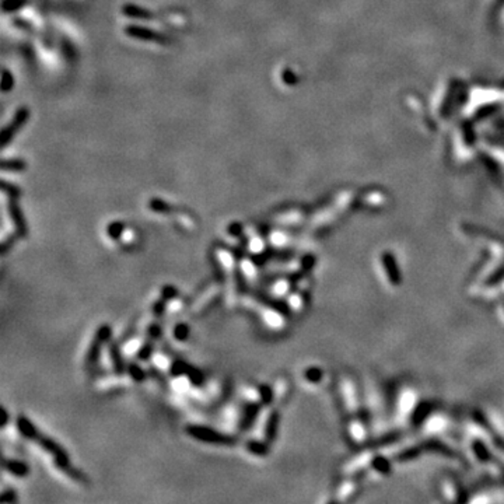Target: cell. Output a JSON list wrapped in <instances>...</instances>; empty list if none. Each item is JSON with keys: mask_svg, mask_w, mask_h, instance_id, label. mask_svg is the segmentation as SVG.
Here are the masks:
<instances>
[{"mask_svg": "<svg viewBox=\"0 0 504 504\" xmlns=\"http://www.w3.org/2000/svg\"><path fill=\"white\" fill-rule=\"evenodd\" d=\"M418 393L413 388H402L397 397V419L406 422L413 418L418 410Z\"/></svg>", "mask_w": 504, "mask_h": 504, "instance_id": "obj_2", "label": "cell"}, {"mask_svg": "<svg viewBox=\"0 0 504 504\" xmlns=\"http://www.w3.org/2000/svg\"><path fill=\"white\" fill-rule=\"evenodd\" d=\"M258 395H259V402L271 403L272 399L275 398V391L269 385H259Z\"/></svg>", "mask_w": 504, "mask_h": 504, "instance_id": "obj_26", "label": "cell"}, {"mask_svg": "<svg viewBox=\"0 0 504 504\" xmlns=\"http://www.w3.org/2000/svg\"><path fill=\"white\" fill-rule=\"evenodd\" d=\"M109 355H111V361L114 364V368L118 374H122L125 371V366H123V360L121 359V353L118 350L115 346H111L109 347Z\"/></svg>", "mask_w": 504, "mask_h": 504, "instance_id": "obj_21", "label": "cell"}, {"mask_svg": "<svg viewBox=\"0 0 504 504\" xmlns=\"http://www.w3.org/2000/svg\"><path fill=\"white\" fill-rule=\"evenodd\" d=\"M241 231H243V226L239 223H231L228 227V233L231 234L233 237H238Z\"/></svg>", "mask_w": 504, "mask_h": 504, "instance_id": "obj_41", "label": "cell"}, {"mask_svg": "<svg viewBox=\"0 0 504 504\" xmlns=\"http://www.w3.org/2000/svg\"><path fill=\"white\" fill-rule=\"evenodd\" d=\"M447 427V418L441 413H430L425 418V433L427 434H439Z\"/></svg>", "mask_w": 504, "mask_h": 504, "instance_id": "obj_12", "label": "cell"}, {"mask_svg": "<svg viewBox=\"0 0 504 504\" xmlns=\"http://www.w3.org/2000/svg\"><path fill=\"white\" fill-rule=\"evenodd\" d=\"M368 475L374 479H382L391 472V462L388 461L385 456L374 455L370 467L367 468Z\"/></svg>", "mask_w": 504, "mask_h": 504, "instance_id": "obj_11", "label": "cell"}, {"mask_svg": "<svg viewBox=\"0 0 504 504\" xmlns=\"http://www.w3.org/2000/svg\"><path fill=\"white\" fill-rule=\"evenodd\" d=\"M125 32H126L127 37L135 38V39H139V41H156V42H165L167 41L161 32L154 31V30H151L149 27L132 24V26H127L125 28Z\"/></svg>", "mask_w": 504, "mask_h": 504, "instance_id": "obj_8", "label": "cell"}, {"mask_svg": "<svg viewBox=\"0 0 504 504\" xmlns=\"http://www.w3.org/2000/svg\"><path fill=\"white\" fill-rule=\"evenodd\" d=\"M28 118H30V109H28L27 106H20V108L17 109L16 114H14L13 121H11V122L9 123L3 130H2V135H0V146H2L3 149H5L7 144L10 143L13 139H14L16 133L18 132L24 125H26V122L28 121Z\"/></svg>", "mask_w": 504, "mask_h": 504, "instance_id": "obj_4", "label": "cell"}, {"mask_svg": "<svg viewBox=\"0 0 504 504\" xmlns=\"http://www.w3.org/2000/svg\"><path fill=\"white\" fill-rule=\"evenodd\" d=\"M265 317L268 324H271V326H275V328L283 326V315H281V313L279 314L277 311H268L265 314Z\"/></svg>", "mask_w": 504, "mask_h": 504, "instance_id": "obj_29", "label": "cell"}, {"mask_svg": "<svg viewBox=\"0 0 504 504\" xmlns=\"http://www.w3.org/2000/svg\"><path fill=\"white\" fill-rule=\"evenodd\" d=\"M122 13L126 17L136 18V20H153V11L147 10L144 7H140L138 5H125L122 6Z\"/></svg>", "mask_w": 504, "mask_h": 504, "instance_id": "obj_13", "label": "cell"}, {"mask_svg": "<svg viewBox=\"0 0 504 504\" xmlns=\"http://www.w3.org/2000/svg\"><path fill=\"white\" fill-rule=\"evenodd\" d=\"M302 376L305 378V381L310 382V384H319V382H322V380L325 377L324 371L317 366H311L305 368L304 372H302Z\"/></svg>", "mask_w": 504, "mask_h": 504, "instance_id": "obj_19", "label": "cell"}, {"mask_svg": "<svg viewBox=\"0 0 504 504\" xmlns=\"http://www.w3.org/2000/svg\"><path fill=\"white\" fill-rule=\"evenodd\" d=\"M154 363H156V366L159 367V368H170V363H168V359L167 357H164V356H161V355H156L154 356Z\"/></svg>", "mask_w": 504, "mask_h": 504, "instance_id": "obj_35", "label": "cell"}, {"mask_svg": "<svg viewBox=\"0 0 504 504\" xmlns=\"http://www.w3.org/2000/svg\"><path fill=\"white\" fill-rule=\"evenodd\" d=\"M151 345L150 343H147V345H143L140 349H139V352H138V356H139V359L140 360H146L147 357H149L150 355H151Z\"/></svg>", "mask_w": 504, "mask_h": 504, "instance_id": "obj_36", "label": "cell"}, {"mask_svg": "<svg viewBox=\"0 0 504 504\" xmlns=\"http://www.w3.org/2000/svg\"><path fill=\"white\" fill-rule=\"evenodd\" d=\"M163 297H164L165 300H168V301H171L172 298L177 297V289L176 287L165 286L164 289H163Z\"/></svg>", "mask_w": 504, "mask_h": 504, "instance_id": "obj_37", "label": "cell"}, {"mask_svg": "<svg viewBox=\"0 0 504 504\" xmlns=\"http://www.w3.org/2000/svg\"><path fill=\"white\" fill-rule=\"evenodd\" d=\"M27 168V163L21 159H3L2 170L10 172H23Z\"/></svg>", "mask_w": 504, "mask_h": 504, "instance_id": "obj_18", "label": "cell"}, {"mask_svg": "<svg viewBox=\"0 0 504 504\" xmlns=\"http://www.w3.org/2000/svg\"><path fill=\"white\" fill-rule=\"evenodd\" d=\"M497 313H499L500 319H501V321L504 322V301L501 302V304L499 305V308H497Z\"/></svg>", "mask_w": 504, "mask_h": 504, "instance_id": "obj_44", "label": "cell"}, {"mask_svg": "<svg viewBox=\"0 0 504 504\" xmlns=\"http://www.w3.org/2000/svg\"><path fill=\"white\" fill-rule=\"evenodd\" d=\"M250 250L252 251V252H260V251L264 250V244H262V241H260L259 238H254V239H251L250 241Z\"/></svg>", "mask_w": 504, "mask_h": 504, "instance_id": "obj_38", "label": "cell"}, {"mask_svg": "<svg viewBox=\"0 0 504 504\" xmlns=\"http://www.w3.org/2000/svg\"><path fill=\"white\" fill-rule=\"evenodd\" d=\"M164 305H165V302H163V301H159L157 304H156V305H154V313H156V315H161V311H163Z\"/></svg>", "mask_w": 504, "mask_h": 504, "instance_id": "obj_43", "label": "cell"}, {"mask_svg": "<svg viewBox=\"0 0 504 504\" xmlns=\"http://www.w3.org/2000/svg\"><path fill=\"white\" fill-rule=\"evenodd\" d=\"M277 425H279V414L275 410H272L269 413V418L266 420L265 426V439L268 443H272L275 440L277 433Z\"/></svg>", "mask_w": 504, "mask_h": 504, "instance_id": "obj_17", "label": "cell"}, {"mask_svg": "<svg viewBox=\"0 0 504 504\" xmlns=\"http://www.w3.org/2000/svg\"><path fill=\"white\" fill-rule=\"evenodd\" d=\"M339 398L342 406L350 416H356L360 409V395L355 378L343 376L339 380Z\"/></svg>", "mask_w": 504, "mask_h": 504, "instance_id": "obj_1", "label": "cell"}, {"mask_svg": "<svg viewBox=\"0 0 504 504\" xmlns=\"http://www.w3.org/2000/svg\"><path fill=\"white\" fill-rule=\"evenodd\" d=\"M2 189H3V192H5L6 195H7L9 198H14V199H18V198H20V195H21V191H20V188H18V186H16L14 184H10V182H7L6 180L2 181Z\"/></svg>", "mask_w": 504, "mask_h": 504, "instance_id": "obj_27", "label": "cell"}, {"mask_svg": "<svg viewBox=\"0 0 504 504\" xmlns=\"http://www.w3.org/2000/svg\"><path fill=\"white\" fill-rule=\"evenodd\" d=\"M2 91L3 93H9V91L14 87V76L11 75V72L9 69H3L2 72Z\"/></svg>", "mask_w": 504, "mask_h": 504, "instance_id": "obj_25", "label": "cell"}, {"mask_svg": "<svg viewBox=\"0 0 504 504\" xmlns=\"http://www.w3.org/2000/svg\"><path fill=\"white\" fill-rule=\"evenodd\" d=\"M16 493L14 490H5L2 494V503H9V501H16Z\"/></svg>", "mask_w": 504, "mask_h": 504, "instance_id": "obj_40", "label": "cell"}, {"mask_svg": "<svg viewBox=\"0 0 504 504\" xmlns=\"http://www.w3.org/2000/svg\"><path fill=\"white\" fill-rule=\"evenodd\" d=\"M160 334H161V331H160L159 326H157V325H151V328H150V335H151L153 338H159Z\"/></svg>", "mask_w": 504, "mask_h": 504, "instance_id": "obj_42", "label": "cell"}, {"mask_svg": "<svg viewBox=\"0 0 504 504\" xmlns=\"http://www.w3.org/2000/svg\"><path fill=\"white\" fill-rule=\"evenodd\" d=\"M243 272H244L245 275H247L248 277L254 276L255 275V266L251 264L250 260H244V262H243Z\"/></svg>", "mask_w": 504, "mask_h": 504, "instance_id": "obj_39", "label": "cell"}, {"mask_svg": "<svg viewBox=\"0 0 504 504\" xmlns=\"http://www.w3.org/2000/svg\"><path fill=\"white\" fill-rule=\"evenodd\" d=\"M359 490V485L352 480V479H346L343 482L340 483L339 488L336 490V496H338V500L339 501H346V500H350Z\"/></svg>", "mask_w": 504, "mask_h": 504, "instance_id": "obj_14", "label": "cell"}, {"mask_svg": "<svg viewBox=\"0 0 504 504\" xmlns=\"http://www.w3.org/2000/svg\"><path fill=\"white\" fill-rule=\"evenodd\" d=\"M111 336V328L108 325H102L98 331H97L94 342L91 343L89 353H87V359H85V367H93L96 364L98 359H100L101 347L105 343L106 340L109 339Z\"/></svg>", "mask_w": 504, "mask_h": 504, "instance_id": "obj_5", "label": "cell"}, {"mask_svg": "<svg viewBox=\"0 0 504 504\" xmlns=\"http://www.w3.org/2000/svg\"><path fill=\"white\" fill-rule=\"evenodd\" d=\"M9 214H10V218L13 220L14 223V227H16V233L20 235V237H26L27 235V224H26V218L23 216V212L18 203H17V199L14 198H9Z\"/></svg>", "mask_w": 504, "mask_h": 504, "instance_id": "obj_10", "label": "cell"}, {"mask_svg": "<svg viewBox=\"0 0 504 504\" xmlns=\"http://www.w3.org/2000/svg\"><path fill=\"white\" fill-rule=\"evenodd\" d=\"M304 296L301 293H293L292 296L289 297V307L294 310V311H300L302 307H304Z\"/></svg>", "mask_w": 504, "mask_h": 504, "instance_id": "obj_28", "label": "cell"}, {"mask_svg": "<svg viewBox=\"0 0 504 504\" xmlns=\"http://www.w3.org/2000/svg\"><path fill=\"white\" fill-rule=\"evenodd\" d=\"M186 431L188 434L192 435L193 439H196L199 441H203V443H209V444H222V446H230V444H234L235 443V439L231 437V435L224 434V433H220L217 430L210 429V427H205V426H196L192 425L186 427Z\"/></svg>", "mask_w": 504, "mask_h": 504, "instance_id": "obj_3", "label": "cell"}, {"mask_svg": "<svg viewBox=\"0 0 504 504\" xmlns=\"http://www.w3.org/2000/svg\"><path fill=\"white\" fill-rule=\"evenodd\" d=\"M150 209L151 210H154V212H160V213H164V212H170L171 210V206L170 205H167L164 201H161V199H151L150 201Z\"/></svg>", "mask_w": 504, "mask_h": 504, "instance_id": "obj_32", "label": "cell"}, {"mask_svg": "<svg viewBox=\"0 0 504 504\" xmlns=\"http://www.w3.org/2000/svg\"><path fill=\"white\" fill-rule=\"evenodd\" d=\"M106 233H108V235H109L112 239L122 238L123 233H125V226H123V223H121V222H114V223H111L108 226Z\"/></svg>", "mask_w": 504, "mask_h": 504, "instance_id": "obj_23", "label": "cell"}, {"mask_svg": "<svg viewBox=\"0 0 504 504\" xmlns=\"http://www.w3.org/2000/svg\"><path fill=\"white\" fill-rule=\"evenodd\" d=\"M27 5H28V0H3L2 9L5 13H11V11L20 10Z\"/></svg>", "mask_w": 504, "mask_h": 504, "instance_id": "obj_22", "label": "cell"}, {"mask_svg": "<svg viewBox=\"0 0 504 504\" xmlns=\"http://www.w3.org/2000/svg\"><path fill=\"white\" fill-rule=\"evenodd\" d=\"M458 492H459V488L452 480H446V482L441 485V493H443V496L448 501H456V500L459 499L458 497V494H459Z\"/></svg>", "mask_w": 504, "mask_h": 504, "instance_id": "obj_20", "label": "cell"}, {"mask_svg": "<svg viewBox=\"0 0 504 504\" xmlns=\"http://www.w3.org/2000/svg\"><path fill=\"white\" fill-rule=\"evenodd\" d=\"M368 435H370V430L367 427L366 422L360 419V418H357V414L353 416L347 423V437H349V440L356 446H361L368 440Z\"/></svg>", "mask_w": 504, "mask_h": 504, "instance_id": "obj_7", "label": "cell"}, {"mask_svg": "<svg viewBox=\"0 0 504 504\" xmlns=\"http://www.w3.org/2000/svg\"><path fill=\"white\" fill-rule=\"evenodd\" d=\"M17 427L20 430V433H21L23 435H26L27 439L38 440V437L41 435L39 434V431L37 430V427L32 425L31 422L27 419V418H24V416H20V418L17 419Z\"/></svg>", "mask_w": 504, "mask_h": 504, "instance_id": "obj_16", "label": "cell"}, {"mask_svg": "<svg viewBox=\"0 0 504 504\" xmlns=\"http://www.w3.org/2000/svg\"><path fill=\"white\" fill-rule=\"evenodd\" d=\"M290 287H292V284H290L287 280H279L273 284V289H272V290H273V294H275L276 297H281V296H284V294H287V293L290 292Z\"/></svg>", "mask_w": 504, "mask_h": 504, "instance_id": "obj_30", "label": "cell"}, {"mask_svg": "<svg viewBox=\"0 0 504 504\" xmlns=\"http://www.w3.org/2000/svg\"><path fill=\"white\" fill-rule=\"evenodd\" d=\"M503 287H504V283H503Z\"/></svg>", "mask_w": 504, "mask_h": 504, "instance_id": "obj_45", "label": "cell"}, {"mask_svg": "<svg viewBox=\"0 0 504 504\" xmlns=\"http://www.w3.org/2000/svg\"><path fill=\"white\" fill-rule=\"evenodd\" d=\"M247 450L250 452H252V454H255V455H266L268 454V447H266V444H264V443H260V441H258V440H252V441H248V444H247Z\"/></svg>", "mask_w": 504, "mask_h": 504, "instance_id": "obj_24", "label": "cell"}, {"mask_svg": "<svg viewBox=\"0 0 504 504\" xmlns=\"http://www.w3.org/2000/svg\"><path fill=\"white\" fill-rule=\"evenodd\" d=\"M189 335V328L186 324H178L174 329V336L177 340H185Z\"/></svg>", "mask_w": 504, "mask_h": 504, "instance_id": "obj_33", "label": "cell"}, {"mask_svg": "<svg viewBox=\"0 0 504 504\" xmlns=\"http://www.w3.org/2000/svg\"><path fill=\"white\" fill-rule=\"evenodd\" d=\"M3 468L6 471L13 473L14 476H18V478L27 476L30 472V468L27 464L21 461H16V459H7V458H5V461H3Z\"/></svg>", "mask_w": 504, "mask_h": 504, "instance_id": "obj_15", "label": "cell"}, {"mask_svg": "<svg viewBox=\"0 0 504 504\" xmlns=\"http://www.w3.org/2000/svg\"><path fill=\"white\" fill-rule=\"evenodd\" d=\"M372 458H374V455L370 451H363L360 454H357L353 458H350V461L346 462L345 468H343V473L346 476H352L353 473L361 472L363 469H367L370 467Z\"/></svg>", "mask_w": 504, "mask_h": 504, "instance_id": "obj_9", "label": "cell"}, {"mask_svg": "<svg viewBox=\"0 0 504 504\" xmlns=\"http://www.w3.org/2000/svg\"><path fill=\"white\" fill-rule=\"evenodd\" d=\"M127 368H129L127 371L130 374V377H132L135 381H142L144 378V371L138 366V364H130Z\"/></svg>", "mask_w": 504, "mask_h": 504, "instance_id": "obj_34", "label": "cell"}, {"mask_svg": "<svg viewBox=\"0 0 504 504\" xmlns=\"http://www.w3.org/2000/svg\"><path fill=\"white\" fill-rule=\"evenodd\" d=\"M380 269L384 281L388 286H398L399 284V272L398 266L395 264L393 255L384 252L380 258Z\"/></svg>", "mask_w": 504, "mask_h": 504, "instance_id": "obj_6", "label": "cell"}, {"mask_svg": "<svg viewBox=\"0 0 504 504\" xmlns=\"http://www.w3.org/2000/svg\"><path fill=\"white\" fill-rule=\"evenodd\" d=\"M140 347H142V345H140V340L135 339V338H133V339H130L129 342H126V343L123 345L122 353H125V355H127V356H132V355H135V353H138Z\"/></svg>", "mask_w": 504, "mask_h": 504, "instance_id": "obj_31", "label": "cell"}]
</instances>
